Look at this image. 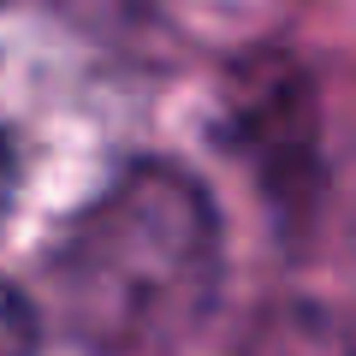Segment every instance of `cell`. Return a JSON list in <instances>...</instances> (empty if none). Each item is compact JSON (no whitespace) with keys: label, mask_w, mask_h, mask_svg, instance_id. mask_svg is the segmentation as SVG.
Wrapping results in <instances>:
<instances>
[{"label":"cell","mask_w":356,"mask_h":356,"mask_svg":"<svg viewBox=\"0 0 356 356\" xmlns=\"http://www.w3.org/2000/svg\"><path fill=\"white\" fill-rule=\"evenodd\" d=\"M220 214L184 166L137 161L72 220L54 255V297L77 339L161 350L214 309Z\"/></svg>","instance_id":"obj_1"},{"label":"cell","mask_w":356,"mask_h":356,"mask_svg":"<svg viewBox=\"0 0 356 356\" xmlns=\"http://www.w3.org/2000/svg\"><path fill=\"white\" fill-rule=\"evenodd\" d=\"M0 356H36V315L6 280H0Z\"/></svg>","instance_id":"obj_2"}]
</instances>
